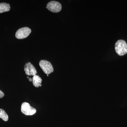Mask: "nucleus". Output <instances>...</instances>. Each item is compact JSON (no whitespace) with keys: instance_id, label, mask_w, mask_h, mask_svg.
Segmentation results:
<instances>
[{"instance_id":"20e7f679","label":"nucleus","mask_w":127,"mask_h":127,"mask_svg":"<svg viewBox=\"0 0 127 127\" xmlns=\"http://www.w3.org/2000/svg\"><path fill=\"white\" fill-rule=\"evenodd\" d=\"M31 30L28 27L22 28L16 32V37L17 39H22L27 37L31 32Z\"/></svg>"},{"instance_id":"1a4fd4ad","label":"nucleus","mask_w":127,"mask_h":127,"mask_svg":"<svg viewBox=\"0 0 127 127\" xmlns=\"http://www.w3.org/2000/svg\"><path fill=\"white\" fill-rule=\"evenodd\" d=\"M0 118L5 122H6L9 119V117L7 113L3 109H0Z\"/></svg>"},{"instance_id":"6e6552de","label":"nucleus","mask_w":127,"mask_h":127,"mask_svg":"<svg viewBox=\"0 0 127 127\" xmlns=\"http://www.w3.org/2000/svg\"><path fill=\"white\" fill-rule=\"evenodd\" d=\"M10 6L9 4L2 2L0 3V13L10 11Z\"/></svg>"},{"instance_id":"39448f33","label":"nucleus","mask_w":127,"mask_h":127,"mask_svg":"<svg viewBox=\"0 0 127 127\" xmlns=\"http://www.w3.org/2000/svg\"><path fill=\"white\" fill-rule=\"evenodd\" d=\"M46 8L50 11L57 13L61 11L62 6L60 2L55 1H52L48 3Z\"/></svg>"},{"instance_id":"7ed1b4c3","label":"nucleus","mask_w":127,"mask_h":127,"mask_svg":"<svg viewBox=\"0 0 127 127\" xmlns=\"http://www.w3.org/2000/svg\"><path fill=\"white\" fill-rule=\"evenodd\" d=\"M22 112L26 116H32L36 113V109L32 107L28 103L24 102L22 103L21 107Z\"/></svg>"},{"instance_id":"9d476101","label":"nucleus","mask_w":127,"mask_h":127,"mask_svg":"<svg viewBox=\"0 0 127 127\" xmlns=\"http://www.w3.org/2000/svg\"><path fill=\"white\" fill-rule=\"evenodd\" d=\"M4 96V94L3 93V92L0 90V98L3 97Z\"/></svg>"},{"instance_id":"423d86ee","label":"nucleus","mask_w":127,"mask_h":127,"mask_svg":"<svg viewBox=\"0 0 127 127\" xmlns=\"http://www.w3.org/2000/svg\"><path fill=\"white\" fill-rule=\"evenodd\" d=\"M24 71L26 74L29 76H35L37 73L35 68L30 62L28 63L25 64Z\"/></svg>"},{"instance_id":"f03ea898","label":"nucleus","mask_w":127,"mask_h":127,"mask_svg":"<svg viewBox=\"0 0 127 127\" xmlns=\"http://www.w3.org/2000/svg\"><path fill=\"white\" fill-rule=\"evenodd\" d=\"M39 65L45 74L49 75L54 71V68L50 62L46 60H41Z\"/></svg>"},{"instance_id":"f8f14e48","label":"nucleus","mask_w":127,"mask_h":127,"mask_svg":"<svg viewBox=\"0 0 127 127\" xmlns=\"http://www.w3.org/2000/svg\"><path fill=\"white\" fill-rule=\"evenodd\" d=\"M27 78H29V77H27Z\"/></svg>"},{"instance_id":"ddd939ff","label":"nucleus","mask_w":127,"mask_h":127,"mask_svg":"<svg viewBox=\"0 0 127 127\" xmlns=\"http://www.w3.org/2000/svg\"><path fill=\"white\" fill-rule=\"evenodd\" d=\"M47 76H49V75H47Z\"/></svg>"},{"instance_id":"f257e3e1","label":"nucleus","mask_w":127,"mask_h":127,"mask_svg":"<svg viewBox=\"0 0 127 127\" xmlns=\"http://www.w3.org/2000/svg\"><path fill=\"white\" fill-rule=\"evenodd\" d=\"M115 49L116 52L119 56H123L127 53V44L125 41L119 40L116 42Z\"/></svg>"},{"instance_id":"9b49d317","label":"nucleus","mask_w":127,"mask_h":127,"mask_svg":"<svg viewBox=\"0 0 127 127\" xmlns=\"http://www.w3.org/2000/svg\"><path fill=\"white\" fill-rule=\"evenodd\" d=\"M29 80L30 82L32 81V79L31 78H29Z\"/></svg>"},{"instance_id":"0eeeda50","label":"nucleus","mask_w":127,"mask_h":127,"mask_svg":"<svg viewBox=\"0 0 127 127\" xmlns=\"http://www.w3.org/2000/svg\"><path fill=\"white\" fill-rule=\"evenodd\" d=\"M32 83L33 85L35 87L38 88L39 87L41 86V82L42 79L39 76L35 75L32 78Z\"/></svg>"}]
</instances>
